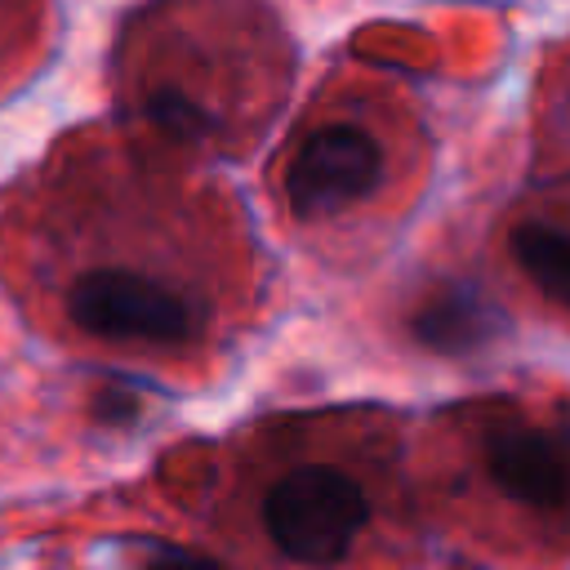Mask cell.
<instances>
[{"mask_svg": "<svg viewBox=\"0 0 570 570\" xmlns=\"http://www.w3.org/2000/svg\"><path fill=\"white\" fill-rule=\"evenodd\" d=\"M508 249L543 298L570 307V232L566 227L517 223L512 236H508Z\"/></svg>", "mask_w": 570, "mask_h": 570, "instance_id": "8992f818", "label": "cell"}, {"mask_svg": "<svg viewBox=\"0 0 570 570\" xmlns=\"http://www.w3.org/2000/svg\"><path fill=\"white\" fill-rule=\"evenodd\" d=\"M490 485L530 512H570V441L543 428H499L485 436Z\"/></svg>", "mask_w": 570, "mask_h": 570, "instance_id": "277c9868", "label": "cell"}, {"mask_svg": "<svg viewBox=\"0 0 570 570\" xmlns=\"http://www.w3.org/2000/svg\"><path fill=\"white\" fill-rule=\"evenodd\" d=\"M370 521L365 490L325 463H303L285 472L263 499V525L276 552L298 566H334L347 557Z\"/></svg>", "mask_w": 570, "mask_h": 570, "instance_id": "6da1fadb", "label": "cell"}, {"mask_svg": "<svg viewBox=\"0 0 570 570\" xmlns=\"http://www.w3.org/2000/svg\"><path fill=\"white\" fill-rule=\"evenodd\" d=\"M142 570H223V566L191 548H151L142 557Z\"/></svg>", "mask_w": 570, "mask_h": 570, "instance_id": "52a82bcc", "label": "cell"}, {"mask_svg": "<svg viewBox=\"0 0 570 570\" xmlns=\"http://www.w3.org/2000/svg\"><path fill=\"white\" fill-rule=\"evenodd\" d=\"M383 178V151L361 125H321L303 138L294 160L285 165V205L294 218H330L361 196H370Z\"/></svg>", "mask_w": 570, "mask_h": 570, "instance_id": "3957f363", "label": "cell"}, {"mask_svg": "<svg viewBox=\"0 0 570 570\" xmlns=\"http://www.w3.org/2000/svg\"><path fill=\"white\" fill-rule=\"evenodd\" d=\"M67 316L76 330L111 343L178 347L200 334V312L187 294L129 267L80 272L67 289Z\"/></svg>", "mask_w": 570, "mask_h": 570, "instance_id": "7a4b0ae2", "label": "cell"}, {"mask_svg": "<svg viewBox=\"0 0 570 570\" xmlns=\"http://www.w3.org/2000/svg\"><path fill=\"white\" fill-rule=\"evenodd\" d=\"M494 325H499L494 307L472 285H441L410 316L414 338L423 347H432V352H445V356H459V352L481 347L494 334Z\"/></svg>", "mask_w": 570, "mask_h": 570, "instance_id": "5b68a950", "label": "cell"}]
</instances>
